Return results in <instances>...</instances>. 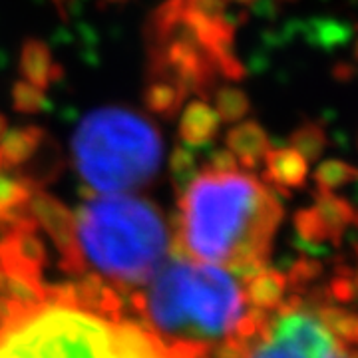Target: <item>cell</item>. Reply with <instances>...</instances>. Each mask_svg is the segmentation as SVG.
<instances>
[{
  "label": "cell",
  "mask_w": 358,
  "mask_h": 358,
  "mask_svg": "<svg viewBox=\"0 0 358 358\" xmlns=\"http://www.w3.org/2000/svg\"><path fill=\"white\" fill-rule=\"evenodd\" d=\"M247 279L233 268L176 253L134 296L140 327L167 358H217L267 319V310L251 305Z\"/></svg>",
  "instance_id": "obj_1"
},
{
  "label": "cell",
  "mask_w": 358,
  "mask_h": 358,
  "mask_svg": "<svg viewBox=\"0 0 358 358\" xmlns=\"http://www.w3.org/2000/svg\"><path fill=\"white\" fill-rule=\"evenodd\" d=\"M282 205L253 173L203 167L179 189L176 245L192 259L253 277L267 267Z\"/></svg>",
  "instance_id": "obj_2"
},
{
  "label": "cell",
  "mask_w": 358,
  "mask_h": 358,
  "mask_svg": "<svg viewBox=\"0 0 358 358\" xmlns=\"http://www.w3.org/2000/svg\"><path fill=\"white\" fill-rule=\"evenodd\" d=\"M162 209L131 193L100 195L78 207L70 255L62 263L100 289L143 287L169 253Z\"/></svg>",
  "instance_id": "obj_3"
},
{
  "label": "cell",
  "mask_w": 358,
  "mask_h": 358,
  "mask_svg": "<svg viewBox=\"0 0 358 358\" xmlns=\"http://www.w3.org/2000/svg\"><path fill=\"white\" fill-rule=\"evenodd\" d=\"M0 358H167L150 334L70 289L0 322Z\"/></svg>",
  "instance_id": "obj_4"
},
{
  "label": "cell",
  "mask_w": 358,
  "mask_h": 358,
  "mask_svg": "<svg viewBox=\"0 0 358 358\" xmlns=\"http://www.w3.org/2000/svg\"><path fill=\"white\" fill-rule=\"evenodd\" d=\"M72 164L90 192H138L154 183L162 171V131L128 106L92 110L72 136Z\"/></svg>",
  "instance_id": "obj_5"
},
{
  "label": "cell",
  "mask_w": 358,
  "mask_h": 358,
  "mask_svg": "<svg viewBox=\"0 0 358 358\" xmlns=\"http://www.w3.org/2000/svg\"><path fill=\"white\" fill-rule=\"evenodd\" d=\"M187 0H166L150 14L143 30L145 78L167 80L187 98L207 100L217 86L219 68L213 56L183 18Z\"/></svg>",
  "instance_id": "obj_6"
},
{
  "label": "cell",
  "mask_w": 358,
  "mask_h": 358,
  "mask_svg": "<svg viewBox=\"0 0 358 358\" xmlns=\"http://www.w3.org/2000/svg\"><path fill=\"white\" fill-rule=\"evenodd\" d=\"M239 358H357V352L320 322L303 291H293L241 345Z\"/></svg>",
  "instance_id": "obj_7"
},
{
  "label": "cell",
  "mask_w": 358,
  "mask_h": 358,
  "mask_svg": "<svg viewBox=\"0 0 358 358\" xmlns=\"http://www.w3.org/2000/svg\"><path fill=\"white\" fill-rule=\"evenodd\" d=\"M48 140L40 126H18L8 129L0 140V171H18L30 164Z\"/></svg>",
  "instance_id": "obj_8"
},
{
  "label": "cell",
  "mask_w": 358,
  "mask_h": 358,
  "mask_svg": "<svg viewBox=\"0 0 358 358\" xmlns=\"http://www.w3.org/2000/svg\"><path fill=\"white\" fill-rule=\"evenodd\" d=\"M18 70L22 80L40 90L50 88L52 84L60 82L64 76V66L52 60V52L44 40L28 38L20 48Z\"/></svg>",
  "instance_id": "obj_9"
},
{
  "label": "cell",
  "mask_w": 358,
  "mask_h": 358,
  "mask_svg": "<svg viewBox=\"0 0 358 358\" xmlns=\"http://www.w3.org/2000/svg\"><path fill=\"white\" fill-rule=\"evenodd\" d=\"M225 148L235 154L239 166L253 171L265 162V155L271 150V140L261 124H257L255 120H245L237 122V126L227 131Z\"/></svg>",
  "instance_id": "obj_10"
},
{
  "label": "cell",
  "mask_w": 358,
  "mask_h": 358,
  "mask_svg": "<svg viewBox=\"0 0 358 358\" xmlns=\"http://www.w3.org/2000/svg\"><path fill=\"white\" fill-rule=\"evenodd\" d=\"M265 181L279 192L301 189L308 178V162L293 148H271L265 155Z\"/></svg>",
  "instance_id": "obj_11"
},
{
  "label": "cell",
  "mask_w": 358,
  "mask_h": 358,
  "mask_svg": "<svg viewBox=\"0 0 358 358\" xmlns=\"http://www.w3.org/2000/svg\"><path fill=\"white\" fill-rule=\"evenodd\" d=\"M219 128H221V120L215 108H211L201 98H195L183 108V114L179 117L178 134L183 145L201 148L217 138Z\"/></svg>",
  "instance_id": "obj_12"
},
{
  "label": "cell",
  "mask_w": 358,
  "mask_h": 358,
  "mask_svg": "<svg viewBox=\"0 0 358 358\" xmlns=\"http://www.w3.org/2000/svg\"><path fill=\"white\" fill-rule=\"evenodd\" d=\"M313 211L317 213V217L324 225V229L329 231L334 249L341 247L346 229L355 223L357 207L334 192H319L317 189Z\"/></svg>",
  "instance_id": "obj_13"
},
{
  "label": "cell",
  "mask_w": 358,
  "mask_h": 358,
  "mask_svg": "<svg viewBox=\"0 0 358 358\" xmlns=\"http://www.w3.org/2000/svg\"><path fill=\"white\" fill-rule=\"evenodd\" d=\"M310 303L320 322L346 346H358V310H350L343 305L327 301L322 289L315 291Z\"/></svg>",
  "instance_id": "obj_14"
},
{
  "label": "cell",
  "mask_w": 358,
  "mask_h": 358,
  "mask_svg": "<svg viewBox=\"0 0 358 358\" xmlns=\"http://www.w3.org/2000/svg\"><path fill=\"white\" fill-rule=\"evenodd\" d=\"M247 291L253 307L271 313L285 301L289 282L282 271L265 267L247 279Z\"/></svg>",
  "instance_id": "obj_15"
},
{
  "label": "cell",
  "mask_w": 358,
  "mask_h": 358,
  "mask_svg": "<svg viewBox=\"0 0 358 358\" xmlns=\"http://www.w3.org/2000/svg\"><path fill=\"white\" fill-rule=\"evenodd\" d=\"M303 34L310 46L331 52L343 48L355 38V26L333 16H317L303 26Z\"/></svg>",
  "instance_id": "obj_16"
},
{
  "label": "cell",
  "mask_w": 358,
  "mask_h": 358,
  "mask_svg": "<svg viewBox=\"0 0 358 358\" xmlns=\"http://www.w3.org/2000/svg\"><path fill=\"white\" fill-rule=\"evenodd\" d=\"M187 94L167 80H148L143 90V103L155 115L173 117L183 108Z\"/></svg>",
  "instance_id": "obj_17"
},
{
  "label": "cell",
  "mask_w": 358,
  "mask_h": 358,
  "mask_svg": "<svg viewBox=\"0 0 358 358\" xmlns=\"http://www.w3.org/2000/svg\"><path fill=\"white\" fill-rule=\"evenodd\" d=\"M313 178H315L319 192H336V189H343L357 181L358 167L333 157V159L320 162Z\"/></svg>",
  "instance_id": "obj_18"
},
{
  "label": "cell",
  "mask_w": 358,
  "mask_h": 358,
  "mask_svg": "<svg viewBox=\"0 0 358 358\" xmlns=\"http://www.w3.org/2000/svg\"><path fill=\"white\" fill-rule=\"evenodd\" d=\"M215 112L221 122L237 124L251 112V102L243 90L237 86H221L213 92Z\"/></svg>",
  "instance_id": "obj_19"
},
{
  "label": "cell",
  "mask_w": 358,
  "mask_h": 358,
  "mask_svg": "<svg viewBox=\"0 0 358 358\" xmlns=\"http://www.w3.org/2000/svg\"><path fill=\"white\" fill-rule=\"evenodd\" d=\"M327 131L317 122H307L291 134V148L307 162H317L327 148Z\"/></svg>",
  "instance_id": "obj_20"
},
{
  "label": "cell",
  "mask_w": 358,
  "mask_h": 358,
  "mask_svg": "<svg viewBox=\"0 0 358 358\" xmlns=\"http://www.w3.org/2000/svg\"><path fill=\"white\" fill-rule=\"evenodd\" d=\"M327 301L336 303V305H348L358 301V282L357 271L348 267V265H338L334 268V273L329 279V285L322 289Z\"/></svg>",
  "instance_id": "obj_21"
},
{
  "label": "cell",
  "mask_w": 358,
  "mask_h": 358,
  "mask_svg": "<svg viewBox=\"0 0 358 358\" xmlns=\"http://www.w3.org/2000/svg\"><path fill=\"white\" fill-rule=\"evenodd\" d=\"M322 275H324V265L320 263V259H313L307 255L293 261V265L285 273L289 289H293V291H307L308 287L315 281H319Z\"/></svg>",
  "instance_id": "obj_22"
},
{
  "label": "cell",
  "mask_w": 358,
  "mask_h": 358,
  "mask_svg": "<svg viewBox=\"0 0 358 358\" xmlns=\"http://www.w3.org/2000/svg\"><path fill=\"white\" fill-rule=\"evenodd\" d=\"M199 169V157L193 154V148L189 145H176L169 155V171L178 192L197 173Z\"/></svg>",
  "instance_id": "obj_23"
},
{
  "label": "cell",
  "mask_w": 358,
  "mask_h": 358,
  "mask_svg": "<svg viewBox=\"0 0 358 358\" xmlns=\"http://www.w3.org/2000/svg\"><path fill=\"white\" fill-rule=\"evenodd\" d=\"M10 98H13V108L20 114H38L44 110L46 103V92L36 88L32 84H28L26 80L14 82L10 90Z\"/></svg>",
  "instance_id": "obj_24"
},
{
  "label": "cell",
  "mask_w": 358,
  "mask_h": 358,
  "mask_svg": "<svg viewBox=\"0 0 358 358\" xmlns=\"http://www.w3.org/2000/svg\"><path fill=\"white\" fill-rule=\"evenodd\" d=\"M205 167L213 169V171H235L241 166H239L237 157H235V154L231 152L229 148H215V150H211Z\"/></svg>",
  "instance_id": "obj_25"
},
{
  "label": "cell",
  "mask_w": 358,
  "mask_h": 358,
  "mask_svg": "<svg viewBox=\"0 0 358 358\" xmlns=\"http://www.w3.org/2000/svg\"><path fill=\"white\" fill-rule=\"evenodd\" d=\"M189 6L207 16H225L227 0H187Z\"/></svg>",
  "instance_id": "obj_26"
},
{
  "label": "cell",
  "mask_w": 358,
  "mask_h": 358,
  "mask_svg": "<svg viewBox=\"0 0 358 358\" xmlns=\"http://www.w3.org/2000/svg\"><path fill=\"white\" fill-rule=\"evenodd\" d=\"M54 4H56V8H58V13L62 18H66V8H68V4L70 2H74V0H52Z\"/></svg>",
  "instance_id": "obj_27"
},
{
  "label": "cell",
  "mask_w": 358,
  "mask_h": 358,
  "mask_svg": "<svg viewBox=\"0 0 358 358\" xmlns=\"http://www.w3.org/2000/svg\"><path fill=\"white\" fill-rule=\"evenodd\" d=\"M4 134H6V117L0 114V140H2Z\"/></svg>",
  "instance_id": "obj_28"
},
{
  "label": "cell",
  "mask_w": 358,
  "mask_h": 358,
  "mask_svg": "<svg viewBox=\"0 0 358 358\" xmlns=\"http://www.w3.org/2000/svg\"><path fill=\"white\" fill-rule=\"evenodd\" d=\"M352 227H355V251L358 255V225H352Z\"/></svg>",
  "instance_id": "obj_29"
},
{
  "label": "cell",
  "mask_w": 358,
  "mask_h": 358,
  "mask_svg": "<svg viewBox=\"0 0 358 358\" xmlns=\"http://www.w3.org/2000/svg\"><path fill=\"white\" fill-rule=\"evenodd\" d=\"M227 2H237V4H253V2H257V0H227Z\"/></svg>",
  "instance_id": "obj_30"
},
{
  "label": "cell",
  "mask_w": 358,
  "mask_h": 358,
  "mask_svg": "<svg viewBox=\"0 0 358 358\" xmlns=\"http://www.w3.org/2000/svg\"><path fill=\"white\" fill-rule=\"evenodd\" d=\"M106 4H124V2H128V0H103Z\"/></svg>",
  "instance_id": "obj_31"
},
{
  "label": "cell",
  "mask_w": 358,
  "mask_h": 358,
  "mask_svg": "<svg viewBox=\"0 0 358 358\" xmlns=\"http://www.w3.org/2000/svg\"><path fill=\"white\" fill-rule=\"evenodd\" d=\"M355 56L358 58V36H357V42H355Z\"/></svg>",
  "instance_id": "obj_32"
},
{
  "label": "cell",
  "mask_w": 358,
  "mask_h": 358,
  "mask_svg": "<svg viewBox=\"0 0 358 358\" xmlns=\"http://www.w3.org/2000/svg\"><path fill=\"white\" fill-rule=\"evenodd\" d=\"M282 2H294V0H282Z\"/></svg>",
  "instance_id": "obj_33"
},
{
  "label": "cell",
  "mask_w": 358,
  "mask_h": 358,
  "mask_svg": "<svg viewBox=\"0 0 358 358\" xmlns=\"http://www.w3.org/2000/svg\"><path fill=\"white\" fill-rule=\"evenodd\" d=\"M357 282H358V271H357Z\"/></svg>",
  "instance_id": "obj_34"
},
{
  "label": "cell",
  "mask_w": 358,
  "mask_h": 358,
  "mask_svg": "<svg viewBox=\"0 0 358 358\" xmlns=\"http://www.w3.org/2000/svg\"><path fill=\"white\" fill-rule=\"evenodd\" d=\"M357 358H358V355H357Z\"/></svg>",
  "instance_id": "obj_35"
}]
</instances>
